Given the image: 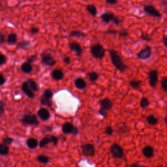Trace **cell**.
Masks as SVG:
<instances>
[{
  "label": "cell",
  "mask_w": 167,
  "mask_h": 167,
  "mask_svg": "<svg viewBox=\"0 0 167 167\" xmlns=\"http://www.w3.org/2000/svg\"><path fill=\"white\" fill-rule=\"evenodd\" d=\"M109 54L112 65L121 73H124L127 69V66L125 64L122 58L121 57L118 52L115 50H110Z\"/></svg>",
  "instance_id": "1"
},
{
  "label": "cell",
  "mask_w": 167,
  "mask_h": 167,
  "mask_svg": "<svg viewBox=\"0 0 167 167\" xmlns=\"http://www.w3.org/2000/svg\"><path fill=\"white\" fill-rule=\"evenodd\" d=\"M99 105H100L101 108L99 110V113L104 118H105L107 116L106 112L112 109L114 104L110 99L105 98L99 101Z\"/></svg>",
  "instance_id": "2"
},
{
  "label": "cell",
  "mask_w": 167,
  "mask_h": 167,
  "mask_svg": "<svg viewBox=\"0 0 167 167\" xmlns=\"http://www.w3.org/2000/svg\"><path fill=\"white\" fill-rule=\"evenodd\" d=\"M90 52L92 56L96 59H103L105 55V49L100 44L93 45L90 49Z\"/></svg>",
  "instance_id": "3"
},
{
  "label": "cell",
  "mask_w": 167,
  "mask_h": 167,
  "mask_svg": "<svg viewBox=\"0 0 167 167\" xmlns=\"http://www.w3.org/2000/svg\"><path fill=\"white\" fill-rule=\"evenodd\" d=\"M110 150L112 156L116 159H124L125 157V153L123 148L118 144L114 143L111 146Z\"/></svg>",
  "instance_id": "4"
},
{
  "label": "cell",
  "mask_w": 167,
  "mask_h": 167,
  "mask_svg": "<svg viewBox=\"0 0 167 167\" xmlns=\"http://www.w3.org/2000/svg\"><path fill=\"white\" fill-rule=\"evenodd\" d=\"M21 122L24 125H37L39 121L37 116L34 114H26L24 115L21 120Z\"/></svg>",
  "instance_id": "5"
},
{
  "label": "cell",
  "mask_w": 167,
  "mask_h": 167,
  "mask_svg": "<svg viewBox=\"0 0 167 167\" xmlns=\"http://www.w3.org/2000/svg\"><path fill=\"white\" fill-rule=\"evenodd\" d=\"M149 82H150V86L153 88H155L159 80V74L158 71L156 69H151L148 73Z\"/></svg>",
  "instance_id": "6"
},
{
  "label": "cell",
  "mask_w": 167,
  "mask_h": 167,
  "mask_svg": "<svg viewBox=\"0 0 167 167\" xmlns=\"http://www.w3.org/2000/svg\"><path fill=\"white\" fill-rule=\"evenodd\" d=\"M144 11L148 15L155 17V18H161V12L158 11L157 9L151 5H146L144 6Z\"/></svg>",
  "instance_id": "7"
},
{
  "label": "cell",
  "mask_w": 167,
  "mask_h": 167,
  "mask_svg": "<svg viewBox=\"0 0 167 167\" xmlns=\"http://www.w3.org/2000/svg\"><path fill=\"white\" fill-rule=\"evenodd\" d=\"M152 50L150 46H146L137 54V57L141 60H146L151 56Z\"/></svg>",
  "instance_id": "8"
},
{
  "label": "cell",
  "mask_w": 167,
  "mask_h": 167,
  "mask_svg": "<svg viewBox=\"0 0 167 167\" xmlns=\"http://www.w3.org/2000/svg\"><path fill=\"white\" fill-rule=\"evenodd\" d=\"M62 131L65 134H73L74 135L78 133V129L71 123H65L62 126Z\"/></svg>",
  "instance_id": "9"
},
{
  "label": "cell",
  "mask_w": 167,
  "mask_h": 167,
  "mask_svg": "<svg viewBox=\"0 0 167 167\" xmlns=\"http://www.w3.org/2000/svg\"><path fill=\"white\" fill-rule=\"evenodd\" d=\"M82 150V153L87 157L93 156L96 153V150L94 146L91 144H84L81 146Z\"/></svg>",
  "instance_id": "10"
},
{
  "label": "cell",
  "mask_w": 167,
  "mask_h": 167,
  "mask_svg": "<svg viewBox=\"0 0 167 167\" xmlns=\"http://www.w3.org/2000/svg\"><path fill=\"white\" fill-rule=\"evenodd\" d=\"M41 60L44 65L48 66H54L56 64V61L49 54H44L42 55Z\"/></svg>",
  "instance_id": "11"
},
{
  "label": "cell",
  "mask_w": 167,
  "mask_h": 167,
  "mask_svg": "<svg viewBox=\"0 0 167 167\" xmlns=\"http://www.w3.org/2000/svg\"><path fill=\"white\" fill-rule=\"evenodd\" d=\"M116 15L112 12H106L101 15V19L105 24H109L110 22H112L115 18Z\"/></svg>",
  "instance_id": "12"
},
{
  "label": "cell",
  "mask_w": 167,
  "mask_h": 167,
  "mask_svg": "<svg viewBox=\"0 0 167 167\" xmlns=\"http://www.w3.org/2000/svg\"><path fill=\"white\" fill-rule=\"evenodd\" d=\"M142 153V155L147 159H150L154 155V148L151 146H146L143 148Z\"/></svg>",
  "instance_id": "13"
},
{
  "label": "cell",
  "mask_w": 167,
  "mask_h": 167,
  "mask_svg": "<svg viewBox=\"0 0 167 167\" xmlns=\"http://www.w3.org/2000/svg\"><path fill=\"white\" fill-rule=\"evenodd\" d=\"M69 48L71 51H73L76 53L77 56H80L82 54V48L81 47V45L76 42H73L69 44Z\"/></svg>",
  "instance_id": "14"
},
{
  "label": "cell",
  "mask_w": 167,
  "mask_h": 167,
  "mask_svg": "<svg viewBox=\"0 0 167 167\" xmlns=\"http://www.w3.org/2000/svg\"><path fill=\"white\" fill-rule=\"evenodd\" d=\"M38 116L43 121H47L49 120L50 117V112L46 108H40L38 111Z\"/></svg>",
  "instance_id": "15"
},
{
  "label": "cell",
  "mask_w": 167,
  "mask_h": 167,
  "mask_svg": "<svg viewBox=\"0 0 167 167\" xmlns=\"http://www.w3.org/2000/svg\"><path fill=\"white\" fill-rule=\"evenodd\" d=\"M22 91H23V92L27 96H28L29 98H31V99H33L35 97V94L33 92L32 90H31L30 87L28 86V84H27V82H24L23 84H22Z\"/></svg>",
  "instance_id": "16"
},
{
  "label": "cell",
  "mask_w": 167,
  "mask_h": 167,
  "mask_svg": "<svg viewBox=\"0 0 167 167\" xmlns=\"http://www.w3.org/2000/svg\"><path fill=\"white\" fill-rule=\"evenodd\" d=\"M52 76L54 80H60L63 79V78H64V73L62 72V71H61L60 69H56V70H54L52 71Z\"/></svg>",
  "instance_id": "17"
},
{
  "label": "cell",
  "mask_w": 167,
  "mask_h": 167,
  "mask_svg": "<svg viewBox=\"0 0 167 167\" xmlns=\"http://www.w3.org/2000/svg\"><path fill=\"white\" fill-rule=\"evenodd\" d=\"M21 69L22 72L24 73L28 74L30 73L31 71L33 70V67L31 65V64L29 62H25L23 64L21 65Z\"/></svg>",
  "instance_id": "18"
},
{
  "label": "cell",
  "mask_w": 167,
  "mask_h": 167,
  "mask_svg": "<svg viewBox=\"0 0 167 167\" xmlns=\"http://www.w3.org/2000/svg\"><path fill=\"white\" fill-rule=\"evenodd\" d=\"M142 83V80H132L129 82V85L130 86L134 89L136 90H141V84Z\"/></svg>",
  "instance_id": "19"
},
{
  "label": "cell",
  "mask_w": 167,
  "mask_h": 167,
  "mask_svg": "<svg viewBox=\"0 0 167 167\" xmlns=\"http://www.w3.org/2000/svg\"><path fill=\"white\" fill-rule=\"evenodd\" d=\"M75 86L78 89H83L86 87V82L82 78H78L75 80Z\"/></svg>",
  "instance_id": "20"
},
{
  "label": "cell",
  "mask_w": 167,
  "mask_h": 167,
  "mask_svg": "<svg viewBox=\"0 0 167 167\" xmlns=\"http://www.w3.org/2000/svg\"><path fill=\"white\" fill-rule=\"evenodd\" d=\"M26 144H27V146L31 149H35L39 145V142L37 141V140H36L35 138H29L28 141H27Z\"/></svg>",
  "instance_id": "21"
},
{
  "label": "cell",
  "mask_w": 167,
  "mask_h": 167,
  "mask_svg": "<svg viewBox=\"0 0 167 167\" xmlns=\"http://www.w3.org/2000/svg\"><path fill=\"white\" fill-rule=\"evenodd\" d=\"M7 44L9 45H13L15 44L17 42V35L16 34L12 33L8 35L7 39Z\"/></svg>",
  "instance_id": "22"
},
{
  "label": "cell",
  "mask_w": 167,
  "mask_h": 167,
  "mask_svg": "<svg viewBox=\"0 0 167 167\" xmlns=\"http://www.w3.org/2000/svg\"><path fill=\"white\" fill-rule=\"evenodd\" d=\"M146 121L148 123V124H150L153 126H155V125H157L158 122H159L158 119L154 115H153V114H150V115L148 116L146 118Z\"/></svg>",
  "instance_id": "23"
},
{
  "label": "cell",
  "mask_w": 167,
  "mask_h": 167,
  "mask_svg": "<svg viewBox=\"0 0 167 167\" xmlns=\"http://www.w3.org/2000/svg\"><path fill=\"white\" fill-rule=\"evenodd\" d=\"M40 103L44 106H47L48 107H50L52 105V102L51 101V99H48L47 97H45L44 95L40 97Z\"/></svg>",
  "instance_id": "24"
},
{
  "label": "cell",
  "mask_w": 167,
  "mask_h": 167,
  "mask_svg": "<svg viewBox=\"0 0 167 167\" xmlns=\"http://www.w3.org/2000/svg\"><path fill=\"white\" fill-rule=\"evenodd\" d=\"M27 84H28V86L32 90L33 92H37L38 91V86L37 84L36 83L35 81L32 79H29L27 80Z\"/></svg>",
  "instance_id": "25"
},
{
  "label": "cell",
  "mask_w": 167,
  "mask_h": 167,
  "mask_svg": "<svg viewBox=\"0 0 167 167\" xmlns=\"http://www.w3.org/2000/svg\"><path fill=\"white\" fill-rule=\"evenodd\" d=\"M87 11L89 13L90 15H92L93 16H96L97 13V7L95 6L93 4H89V5H87Z\"/></svg>",
  "instance_id": "26"
},
{
  "label": "cell",
  "mask_w": 167,
  "mask_h": 167,
  "mask_svg": "<svg viewBox=\"0 0 167 167\" xmlns=\"http://www.w3.org/2000/svg\"><path fill=\"white\" fill-rule=\"evenodd\" d=\"M50 143H52V140H51V138L50 137H45V138H43L41 141H40L39 142V147L40 148H44L46 147L48 144Z\"/></svg>",
  "instance_id": "27"
},
{
  "label": "cell",
  "mask_w": 167,
  "mask_h": 167,
  "mask_svg": "<svg viewBox=\"0 0 167 167\" xmlns=\"http://www.w3.org/2000/svg\"><path fill=\"white\" fill-rule=\"evenodd\" d=\"M70 37L81 39V38L85 37V34L80 31H73L70 33Z\"/></svg>",
  "instance_id": "28"
},
{
  "label": "cell",
  "mask_w": 167,
  "mask_h": 167,
  "mask_svg": "<svg viewBox=\"0 0 167 167\" xmlns=\"http://www.w3.org/2000/svg\"><path fill=\"white\" fill-rule=\"evenodd\" d=\"M9 152V148L7 145L4 144H0V155H6Z\"/></svg>",
  "instance_id": "29"
},
{
  "label": "cell",
  "mask_w": 167,
  "mask_h": 167,
  "mask_svg": "<svg viewBox=\"0 0 167 167\" xmlns=\"http://www.w3.org/2000/svg\"><path fill=\"white\" fill-rule=\"evenodd\" d=\"M150 101H149V99L145 97H142L141 102H140V106L142 108H144V109H145L147 107H148V106L150 105Z\"/></svg>",
  "instance_id": "30"
},
{
  "label": "cell",
  "mask_w": 167,
  "mask_h": 167,
  "mask_svg": "<svg viewBox=\"0 0 167 167\" xmlns=\"http://www.w3.org/2000/svg\"><path fill=\"white\" fill-rule=\"evenodd\" d=\"M37 161L43 164H47L50 161V158L44 155H40L37 157Z\"/></svg>",
  "instance_id": "31"
},
{
  "label": "cell",
  "mask_w": 167,
  "mask_h": 167,
  "mask_svg": "<svg viewBox=\"0 0 167 167\" xmlns=\"http://www.w3.org/2000/svg\"><path fill=\"white\" fill-rule=\"evenodd\" d=\"M88 77L91 82H95L98 80L99 75L96 73V72H91V73H89L88 74Z\"/></svg>",
  "instance_id": "32"
},
{
  "label": "cell",
  "mask_w": 167,
  "mask_h": 167,
  "mask_svg": "<svg viewBox=\"0 0 167 167\" xmlns=\"http://www.w3.org/2000/svg\"><path fill=\"white\" fill-rule=\"evenodd\" d=\"M130 131V129L126 125H124L122 127H120L118 129V133L121 134H124L125 133H127Z\"/></svg>",
  "instance_id": "33"
},
{
  "label": "cell",
  "mask_w": 167,
  "mask_h": 167,
  "mask_svg": "<svg viewBox=\"0 0 167 167\" xmlns=\"http://www.w3.org/2000/svg\"><path fill=\"white\" fill-rule=\"evenodd\" d=\"M30 44V42L29 40H22V41H20L18 44V47L19 48H28Z\"/></svg>",
  "instance_id": "34"
},
{
  "label": "cell",
  "mask_w": 167,
  "mask_h": 167,
  "mask_svg": "<svg viewBox=\"0 0 167 167\" xmlns=\"http://www.w3.org/2000/svg\"><path fill=\"white\" fill-rule=\"evenodd\" d=\"M161 88L167 93V77H163L161 80Z\"/></svg>",
  "instance_id": "35"
},
{
  "label": "cell",
  "mask_w": 167,
  "mask_h": 167,
  "mask_svg": "<svg viewBox=\"0 0 167 167\" xmlns=\"http://www.w3.org/2000/svg\"><path fill=\"white\" fill-rule=\"evenodd\" d=\"M105 133L107 134L108 136H111L114 133V130L111 126H107L105 130Z\"/></svg>",
  "instance_id": "36"
},
{
  "label": "cell",
  "mask_w": 167,
  "mask_h": 167,
  "mask_svg": "<svg viewBox=\"0 0 167 167\" xmlns=\"http://www.w3.org/2000/svg\"><path fill=\"white\" fill-rule=\"evenodd\" d=\"M13 142V139L11 137H6L3 139V144H5V145H10Z\"/></svg>",
  "instance_id": "37"
},
{
  "label": "cell",
  "mask_w": 167,
  "mask_h": 167,
  "mask_svg": "<svg viewBox=\"0 0 167 167\" xmlns=\"http://www.w3.org/2000/svg\"><path fill=\"white\" fill-rule=\"evenodd\" d=\"M44 96L45 97H47V98L48 99H52V96H53V93L52 92L51 90H50V89H46L44 91Z\"/></svg>",
  "instance_id": "38"
},
{
  "label": "cell",
  "mask_w": 167,
  "mask_h": 167,
  "mask_svg": "<svg viewBox=\"0 0 167 167\" xmlns=\"http://www.w3.org/2000/svg\"><path fill=\"white\" fill-rule=\"evenodd\" d=\"M7 61V57L3 54H0V65L5 64Z\"/></svg>",
  "instance_id": "39"
},
{
  "label": "cell",
  "mask_w": 167,
  "mask_h": 167,
  "mask_svg": "<svg viewBox=\"0 0 167 167\" xmlns=\"http://www.w3.org/2000/svg\"><path fill=\"white\" fill-rule=\"evenodd\" d=\"M119 35L120 37H127V36L129 35V33L127 31V30H121L119 31Z\"/></svg>",
  "instance_id": "40"
},
{
  "label": "cell",
  "mask_w": 167,
  "mask_h": 167,
  "mask_svg": "<svg viewBox=\"0 0 167 167\" xmlns=\"http://www.w3.org/2000/svg\"><path fill=\"white\" fill-rule=\"evenodd\" d=\"M30 31L32 34H37L39 32V29L37 28V27H33V28H31Z\"/></svg>",
  "instance_id": "41"
},
{
  "label": "cell",
  "mask_w": 167,
  "mask_h": 167,
  "mask_svg": "<svg viewBox=\"0 0 167 167\" xmlns=\"http://www.w3.org/2000/svg\"><path fill=\"white\" fill-rule=\"evenodd\" d=\"M141 38L144 40H146V41H150V40H151V37H150V36H148L147 35H144V34L141 35Z\"/></svg>",
  "instance_id": "42"
},
{
  "label": "cell",
  "mask_w": 167,
  "mask_h": 167,
  "mask_svg": "<svg viewBox=\"0 0 167 167\" xmlns=\"http://www.w3.org/2000/svg\"><path fill=\"white\" fill-rule=\"evenodd\" d=\"M37 55H35V56H32L30 57L28 59V62L30 63V64H31V63H33L34 61H35L36 60H37Z\"/></svg>",
  "instance_id": "43"
},
{
  "label": "cell",
  "mask_w": 167,
  "mask_h": 167,
  "mask_svg": "<svg viewBox=\"0 0 167 167\" xmlns=\"http://www.w3.org/2000/svg\"><path fill=\"white\" fill-rule=\"evenodd\" d=\"M5 82V78L3 74L0 73V85H3Z\"/></svg>",
  "instance_id": "44"
},
{
  "label": "cell",
  "mask_w": 167,
  "mask_h": 167,
  "mask_svg": "<svg viewBox=\"0 0 167 167\" xmlns=\"http://www.w3.org/2000/svg\"><path fill=\"white\" fill-rule=\"evenodd\" d=\"M112 22H113L114 24H115L116 26H118L120 24L121 20H120V19H119V18L118 16H116L115 18L114 19V20H113V21H112Z\"/></svg>",
  "instance_id": "45"
},
{
  "label": "cell",
  "mask_w": 167,
  "mask_h": 167,
  "mask_svg": "<svg viewBox=\"0 0 167 167\" xmlns=\"http://www.w3.org/2000/svg\"><path fill=\"white\" fill-rule=\"evenodd\" d=\"M118 1V0H106V2L107 4H108V5H114L117 3Z\"/></svg>",
  "instance_id": "46"
},
{
  "label": "cell",
  "mask_w": 167,
  "mask_h": 167,
  "mask_svg": "<svg viewBox=\"0 0 167 167\" xmlns=\"http://www.w3.org/2000/svg\"><path fill=\"white\" fill-rule=\"evenodd\" d=\"M5 36L2 33L0 32V44L5 43Z\"/></svg>",
  "instance_id": "47"
},
{
  "label": "cell",
  "mask_w": 167,
  "mask_h": 167,
  "mask_svg": "<svg viewBox=\"0 0 167 167\" xmlns=\"http://www.w3.org/2000/svg\"><path fill=\"white\" fill-rule=\"evenodd\" d=\"M4 113V106L2 101H0V116H2Z\"/></svg>",
  "instance_id": "48"
},
{
  "label": "cell",
  "mask_w": 167,
  "mask_h": 167,
  "mask_svg": "<svg viewBox=\"0 0 167 167\" xmlns=\"http://www.w3.org/2000/svg\"><path fill=\"white\" fill-rule=\"evenodd\" d=\"M51 138V140H52V142L54 144V145H56V144H57V137H56L55 136H52V135H51V136H50Z\"/></svg>",
  "instance_id": "49"
},
{
  "label": "cell",
  "mask_w": 167,
  "mask_h": 167,
  "mask_svg": "<svg viewBox=\"0 0 167 167\" xmlns=\"http://www.w3.org/2000/svg\"><path fill=\"white\" fill-rule=\"evenodd\" d=\"M64 61L66 64H69L71 63V58L68 56H66L64 58Z\"/></svg>",
  "instance_id": "50"
},
{
  "label": "cell",
  "mask_w": 167,
  "mask_h": 167,
  "mask_svg": "<svg viewBox=\"0 0 167 167\" xmlns=\"http://www.w3.org/2000/svg\"><path fill=\"white\" fill-rule=\"evenodd\" d=\"M162 43H163L165 47L167 48V35H165L163 38H162Z\"/></svg>",
  "instance_id": "51"
},
{
  "label": "cell",
  "mask_w": 167,
  "mask_h": 167,
  "mask_svg": "<svg viewBox=\"0 0 167 167\" xmlns=\"http://www.w3.org/2000/svg\"><path fill=\"white\" fill-rule=\"evenodd\" d=\"M162 6H163V7L165 9V12L166 13H167V0L162 2Z\"/></svg>",
  "instance_id": "52"
},
{
  "label": "cell",
  "mask_w": 167,
  "mask_h": 167,
  "mask_svg": "<svg viewBox=\"0 0 167 167\" xmlns=\"http://www.w3.org/2000/svg\"><path fill=\"white\" fill-rule=\"evenodd\" d=\"M129 167H141V166L138 165L137 164V163H133V164H132V165H130Z\"/></svg>",
  "instance_id": "53"
},
{
  "label": "cell",
  "mask_w": 167,
  "mask_h": 167,
  "mask_svg": "<svg viewBox=\"0 0 167 167\" xmlns=\"http://www.w3.org/2000/svg\"><path fill=\"white\" fill-rule=\"evenodd\" d=\"M164 120H165V123L166 125L167 126V116L165 117V119H164Z\"/></svg>",
  "instance_id": "54"
},
{
  "label": "cell",
  "mask_w": 167,
  "mask_h": 167,
  "mask_svg": "<svg viewBox=\"0 0 167 167\" xmlns=\"http://www.w3.org/2000/svg\"><path fill=\"white\" fill-rule=\"evenodd\" d=\"M156 167H165L163 166H156Z\"/></svg>",
  "instance_id": "55"
},
{
  "label": "cell",
  "mask_w": 167,
  "mask_h": 167,
  "mask_svg": "<svg viewBox=\"0 0 167 167\" xmlns=\"http://www.w3.org/2000/svg\"><path fill=\"white\" fill-rule=\"evenodd\" d=\"M141 167H147V166H141Z\"/></svg>",
  "instance_id": "56"
},
{
  "label": "cell",
  "mask_w": 167,
  "mask_h": 167,
  "mask_svg": "<svg viewBox=\"0 0 167 167\" xmlns=\"http://www.w3.org/2000/svg\"><path fill=\"white\" fill-rule=\"evenodd\" d=\"M166 114H167V108H166Z\"/></svg>",
  "instance_id": "57"
}]
</instances>
